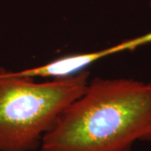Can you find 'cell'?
<instances>
[{"label":"cell","mask_w":151,"mask_h":151,"mask_svg":"<svg viewBox=\"0 0 151 151\" xmlns=\"http://www.w3.org/2000/svg\"><path fill=\"white\" fill-rule=\"evenodd\" d=\"M150 10H151V0H150Z\"/></svg>","instance_id":"277c9868"},{"label":"cell","mask_w":151,"mask_h":151,"mask_svg":"<svg viewBox=\"0 0 151 151\" xmlns=\"http://www.w3.org/2000/svg\"><path fill=\"white\" fill-rule=\"evenodd\" d=\"M110 55L108 48L97 51L70 55L55 59L43 65L28 70H20L22 74L30 77H51L62 78L81 72L88 65H92L99 60Z\"/></svg>","instance_id":"3957f363"},{"label":"cell","mask_w":151,"mask_h":151,"mask_svg":"<svg viewBox=\"0 0 151 151\" xmlns=\"http://www.w3.org/2000/svg\"><path fill=\"white\" fill-rule=\"evenodd\" d=\"M151 140V82L96 77L45 135L40 151H130Z\"/></svg>","instance_id":"6da1fadb"},{"label":"cell","mask_w":151,"mask_h":151,"mask_svg":"<svg viewBox=\"0 0 151 151\" xmlns=\"http://www.w3.org/2000/svg\"><path fill=\"white\" fill-rule=\"evenodd\" d=\"M89 71L36 82L0 68V151H34L66 108L84 92Z\"/></svg>","instance_id":"7a4b0ae2"}]
</instances>
